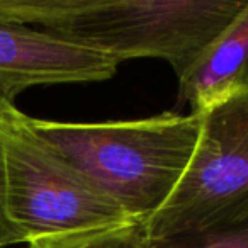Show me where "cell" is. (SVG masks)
I'll list each match as a JSON object with an SVG mask.
<instances>
[{
	"instance_id": "1",
	"label": "cell",
	"mask_w": 248,
	"mask_h": 248,
	"mask_svg": "<svg viewBox=\"0 0 248 248\" xmlns=\"http://www.w3.org/2000/svg\"><path fill=\"white\" fill-rule=\"evenodd\" d=\"M248 0H0V21L39 26L117 62L160 58L182 78Z\"/></svg>"
},
{
	"instance_id": "2",
	"label": "cell",
	"mask_w": 248,
	"mask_h": 248,
	"mask_svg": "<svg viewBox=\"0 0 248 248\" xmlns=\"http://www.w3.org/2000/svg\"><path fill=\"white\" fill-rule=\"evenodd\" d=\"M29 126L135 223L145 224L180 182L199 138L197 114L63 123L28 116Z\"/></svg>"
},
{
	"instance_id": "3",
	"label": "cell",
	"mask_w": 248,
	"mask_h": 248,
	"mask_svg": "<svg viewBox=\"0 0 248 248\" xmlns=\"http://www.w3.org/2000/svg\"><path fill=\"white\" fill-rule=\"evenodd\" d=\"M5 211L24 243L55 234L135 223L29 126L14 102L0 109Z\"/></svg>"
},
{
	"instance_id": "4",
	"label": "cell",
	"mask_w": 248,
	"mask_h": 248,
	"mask_svg": "<svg viewBox=\"0 0 248 248\" xmlns=\"http://www.w3.org/2000/svg\"><path fill=\"white\" fill-rule=\"evenodd\" d=\"M197 116L192 158L172 196L145 223L153 240L214 233L248 221V92Z\"/></svg>"
},
{
	"instance_id": "5",
	"label": "cell",
	"mask_w": 248,
	"mask_h": 248,
	"mask_svg": "<svg viewBox=\"0 0 248 248\" xmlns=\"http://www.w3.org/2000/svg\"><path fill=\"white\" fill-rule=\"evenodd\" d=\"M117 66V60L63 36L0 21V95L9 102L31 87L104 82Z\"/></svg>"
},
{
	"instance_id": "6",
	"label": "cell",
	"mask_w": 248,
	"mask_h": 248,
	"mask_svg": "<svg viewBox=\"0 0 248 248\" xmlns=\"http://www.w3.org/2000/svg\"><path fill=\"white\" fill-rule=\"evenodd\" d=\"M248 92V2L194 66L179 78V104L201 114Z\"/></svg>"
},
{
	"instance_id": "7",
	"label": "cell",
	"mask_w": 248,
	"mask_h": 248,
	"mask_svg": "<svg viewBox=\"0 0 248 248\" xmlns=\"http://www.w3.org/2000/svg\"><path fill=\"white\" fill-rule=\"evenodd\" d=\"M28 248H156V245L145 224L124 223L39 238L28 243Z\"/></svg>"
},
{
	"instance_id": "8",
	"label": "cell",
	"mask_w": 248,
	"mask_h": 248,
	"mask_svg": "<svg viewBox=\"0 0 248 248\" xmlns=\"http://www.w3.org/2000/svg\"><path fill=\"white\" fill-rule=\"evenodd\" d=\"M156 248H248V221L223 231L153 240Z\"/></svg>"
},
{
	"instance_id": "9",
	"label": "cell",
	"mask_w": 248,
	"mask_h": 248,
	"mask_svg": "<svg viewBox=\"0 0 248 248\" xmlns=\"http://www.w3.org/2000/svg\"><path fill=\"white\" fill-rule=\"evenodd\" d=\"M2 109V107H0ZM24 243L21 233L16 230V226L11 223L5 211L4 202V172H2V155H0V248H5L9 245Z\"/></svg>"
},
{
	"instance_id": "10",
	"label": "cell",
	"mask_w": 248,
	"mask_h": 248,
	"mask_svg": "<svg viewBox=\"0 0 248 248\" xmlns=\"http://www.w3.org/2000/svg\"><path fill=\"white\" fill-rule=\"evenodd\" d=\"M5 102H9V100H5V99H4V97H2V95H0V107H2V106H4V104H5Z\"/></svg>"
}]
</instances>
